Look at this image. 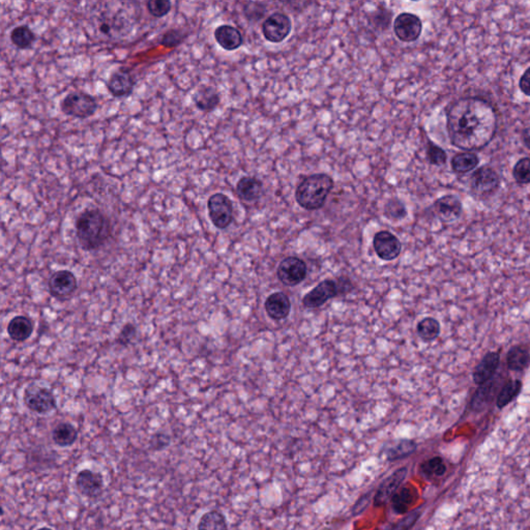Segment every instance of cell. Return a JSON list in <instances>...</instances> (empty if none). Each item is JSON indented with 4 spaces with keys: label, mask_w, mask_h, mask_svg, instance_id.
<instances>
[{
    "label": "cell",
    "mask_w": 530,
    "mask_h": 530,
    "mask_svg": "<svg viewBox=\"0 0 530 530\" xmlns=\"http://www.w3.org/2000/svg\"><path fill=\"white\" fill-rule=\"evenodd\" d=\"M416 445L412 441H402L396 447L388 451V457L390 460L400 459L406 457L416 451Z\"/></svg>",
    "instance_id": "74e56055"
},
{
    "label": "cell",
    "mask_w": 530,
    "mask_h": 530,
    "mask_svg": "<svg viewBox=\"0 0 530 530\" xmlns=\"http://www.w3.org/2000/svg\"><path fill=\"white\" fill-rule=\"evenodd\" d=\"M193 102L198 110L202 112H211L219 106L221 96L215 87L203 85L193 94Z\"/></svg>",
    "instance_id": "44dd1931"
},
{
    "label": "cell",
    "mask_w": 530,
    "mask_h": 530,
    "mask_svg": "<svg viewBox=\"0 0 530 530\" xmlns=\"http://www.w3.org/2000/svg\"><path fill=\"white\" fill-rule=\"evenodd\" d=\"M416 330L421 339L426 342H432L441 335V324L435 318H424L418 322Z\"/></svg>",
    "instance_id": "4dcf8cb0"
},
{
    "label": "cell",
    "mask_w": 530,
    "mask_h": 530,
    "mask_svg": "<svg viewBox=\"0 0 530 530\" xmlns=\"http://www.w3.org/2000/svg\"><path fill=\"white\" fill-rule=\"evenodd\" d=\"M34 332V324L30 318L20 315L14 317L8 324V334L15 342H25Z\"/></svg>",
    "instance_id": "603a6c76"
},
{
    "label": "cell",
    "mask_w": 530,
    "mask_h": 530,
    "mask_svg": "<svg viewBox=\"0 0 530 530\" xmlns=\"http://www.w3.org/2000/svg\"><path fill=\"white\" fill-rule=\"evenodd\" d=\"M435 211L443 222L451 223L461 217L463 206L461 200L455 195H445L437 199Z\"/></svg>",
    "instance_id": "ac0fdd59"
},
{
    "label": "cell",
    "mask_w": 530,
    "mask_h": 530,
    "mask_svg": "<svg viewBox=\"0 0 530 530\" xmlns=\"http://www.w3.org/2000/svg\"><path fill=\"white\" fill-rule=\"evenodd\" d=\"M394 30L396 38L402 42H416L423 30L422 20L412 13H402L394 19Z\"/></svg>",
    "instance_id": "30bf717a"
},
{
    "label": "cell",
    "mask_w": 530,
    "mask_h": 530,
    "mask_svg": "<svg viewBox=\"0 0 530 530\" xmlns=\"http://www.w3.org/2000/svg\"><path fill=\"white\" fill-rule=\"evenodd\" d=\"M499 363H500V353L495 351L487 353L474 369V375H472L474 381L480 386L490 381L498 369Z\"/></svg>",
    "instance_id": "e0dca14e"
},
{
    "label": "cell",
    "mask_w": 530,
    "mask_h": 530,
    "mask_svg": "<svg viewBox=\"0 0 530 530\" xmlns=\"http://www.w3.org/2000/svg\"><path fill=\"white\" fill-rule=\"evenodd\" d=\"M36 530H53V529H51V528H49V527H42V528H39V529H36Z\"/></svg>",
    "instance_id": "ee69618b"
},
{
    "label": "cell",
    "mask_w": 530,
    "mask_h": 530,
    "mask_svg": "<svg viewBox=\"0 0 530 530\" xmlns=\"http://www.w3.org/2000/svg\"><path fill=\"white\" fill-rule=\"evenodd\" d=\"M100 32L105 36H109L111 34V25L108 22H102L100 24Z\"/></svg>",
    "instance_id": "7bdbcfd3"
},
{
    "label": "cell",
    "mask_w": 530,
    "mask_h": 530,
    "mask_svg": "<svg viewBox=\"0 0 530 530\" xmlns=\"http://www.w3.org/2000/svg\"><path fill=\"white\" fill-rule=\"evenodd\" d=\"M263 192L262 182L252 176H244L236 184V194L246 202H254L260 198Z\"/></svg>",
    "instance_id": "7402d4cb"
},
{
    "label": "cell",
    "mask_w": 530,
    "mask_h": 530,
    "mask_svg": "<svg viewBox=\"0 0 530 530\" xmlns=\"http://www.w3.org/2000/svg\"><path fill=\"white\" fill-rule=\"evenodd\" d=\"M12 44L20 50H26L36 42V34L28 25H20L14 28L10 34Z\"/></svg>",
    "instance_id": "f1b7e54d"
},
{
    "label": "cell",
    "mask_w": 530,
    "mask_h": 530,
    "mask_svg": "<svg viewBox=\"0 0 530 530\" xmlns=\"http://www.w3.org/2000/svg\"><path fill=\"white\" fill-rule=\"evenodd\" d=\"M98 108L96 98L84 92H70L61 103L63 114L78 119L89 118L98 111Z\"/></svg>",
    "instance_id": "277c9868"
},
{
    "label": "cell",
    "mask_w": 530,
    "mask_h": 530,
    "mask_svg": "<svg viewBox=\"0 0 530 530\" xmlns=\"http://www.w3.org/2000/svg\"><path fill=\"white\" fill-rule=\"evenodd\" d=\"M188 34L182 32L180 30H167L165 34L162 36L160 44L165 48H176V47L180 46V44L184 43L186 40Z\"/></svg>",
    "instance_id": "e575fe53"
},
{
    "label": "cell",
    "mask_w": 530,
    "mask_h": 530,
    "mask_svg": "<svg viewBox=\"0 0 530 530\" xmlns=\"http://www.w3.org/2000/svg\"><path fill=\"white\" fill-rule=\"evenodd\" d=\"M109 92L114 98H125L131 96L136 86V79L131 72L125 67H120L113 72L106 83Z\"/></svg>",
    "instance_id": "9a60e30c"
},
{
    "label": "cell",
    "mask_w": 530,
    "mask_h": 530,
    "mask_svg": "<svg viewBox=\"0 0 530 530\" xmlns=\"http://www.w3.org/2000/svg\"><path fill=\"white\" fill-rule=\"evenodd\" d=\"M339 293V286L336 281L324 280L315 288L307 293L303 297V306L307 309H317L330 299H334Z\"/></svg>",
    "instance_id": "5bb4252c"
},
{
    "label": "cell",
    "mask_w": 530,
    "mask_h": 530,
    "mask_svg": "<svg viewBox=\"0 0 530 530\" xmlns=\"http://www.w3.org/2000/svg\"><path fill=\"white\" fill-rule=\"evenodd\" d=\"M427 159L431 165L441 166L447 163V156L441 147L433 143L432 141H429L427 147Z\"/></svg>",
    "instance_id": "8d00e7d4"
},
{
    "label": "cell",
    "mask_w": 530,
    "mask_h": 530,
    "mask_svg": "<svg viewBox=\"0 0 530 530\" xmlns=\"http://www.w3.org/2000/svg\"><path fill=\"white\" fill-rule=\"evenodd\" d=\"M264 308L272 319L282 320L290 314L291 301L284 293H274L265 301Z\"/></svg>",
    "instance_id": "d6986e66"
},
{
    "label": "cell",
    "mask_w": 530,
    "mask_h": 530,
    "mask_svg": "<svg viewBox=\"0 0 530 530\" xmlns=\"http://www.w3.org/2000/svg\"><path fill=\"white\" fill-rule=\"evenodd\" d=\"M137 336L136 326L133 324H127L121 328L120 332L116 338L117 344L121 346H127L131 344V341L134 340Z\"/></svg>",
    "instance_id": "f35d334b"
},
{
    "label": "cell",
    "mask_w": 530,
    "mask_h": 530,
    "mask_svg": "<svg viewBox=\"0 0 530 530\" xmlns=\"http://www.w3.org/2000/svg\"><path fill=\"white\" fill-rule=\"evenodd\" d=\"M293 28L290 18L282 13H274L262 25L263 36L268 42L281 43L289 36Z\"/></svg>",
    "instance_id": "8fae6325"
},
{
    "label": "cell",
    "mask_w": 530,
    "mask_h": 530,
    "mask_svg": "<svg viewBox=\"0 0 530 530\" xmlns=\"http://www.w3.org/2000/svg\"><path fill=\"white\" fill-rule=\"evenodd\" d=\"M147 9L153 17L163 18L171 12L172 3L169 0H149Z\"/></svg>",
    "instance_id": "836d02e7"
},
{
    "label": "cell",
    "mask_w": 530,
    "mask_h": 530,
    "mask_svg": "<svg viewBox=\"0 0 530 530\" xmlns=\"http://www.w3.org/2000/svg\"><path fill=\"white\" fill-rule=\"evenodd\" d=\"M384 215L390 220H401L407 215L405 205L399 199H390L384 206Z\"/></svg>",
    "instance_id": "1f68e13d"
},
{
    "label": "cell",
    "mask_w": 530,
    "mask_h": 530,
    "mask_svg": "<svg viewBox=\"0 0 530 530\" xmlns=\"http://www.w3.org/2000/svg\"><path fill=\"white\" fill-rule=\"evenodd\" d=\"M447 129L454 147L471 153L482 151L496 134V112L483 98H460L447 111Z\"/></svg>",
    "instance_id": "6da1fadb"
},
{
    "label": "cell",
    "mask_w": 530,
    "mask_h": 530,
    "mask_svg": "<svg viewBox=\"0 0 530 530\" xmlns=\"http://www.w3.org/2000/svg\"><path fill=\"white\" fill-rule=\"evenodd\" d=\"M24 404L28 410L39 414H46L56 408V399L49 388L30 384L23 396Z\"/></svg>",
    "instance_id": "52a82bcc"
},
{
    "label": "cell",
    "mask_w": 530,
    "mask_h": 530,
    "mask_svg": "<svg viewBox=\"0 0 530 530\" xmlns=\"http://www.w3.org/2000/svg\"><path fill=\"white\" fill-rule=\"evenodd\" d=\"M75 484L80 494L87 498H100L104 492V478L102 474L92 469L81 470L76 476Z\"/></svg>",
    "instance_id": "7c38bea8"
},
{
    "label": "cell",
    "mask_w": 530,
    "mask_h": 530,
    "mask_svg": "<svg viewBox=\"0 0 530 530\" xmlns=\"http://www.w3.org/2000/svg\"><path fill=\"white\" fill-rule=\"evenodd\" d=\"M418 518V513H410V515L406 516L404 519H402L401 521H399V523L396 524L392 530H408L416 523Z\"/></svg>",
    "instance_id": "ab89813d"
},
{
    "label": "cell",
    "mask_w": 530,
    "mask_h": 530,
    "mask_svg": "<svg viewBox=\"0 0 530 530\" xmlns=\"http://www.w3.org/2000/svg\"><path fill=\"white\" fill-rule=\"evenodd\" d=\"M307 273L305 261L299 257H287L279 264L277 276L285 286L295 287L305 280Z\"/></svg>",
    "instance_id": "ba28073f"
},
{
    "label": "cell",
    "mask_w": 530,
    "mask_h": 530,
    "mask_svg": "<svg viewBox=\"0 0 530 530\" xmlns=\"http://www.w3.org/2000/svg\"><path fill=\"white\" fill-rule=\"evenodd\" d=\"M519 87L526 96H530V67L520 78Z\"/></svg>",
    "instance_id": "60d3db41"
},
{
    "label": "cell",
    "mask_w": 530,
    "mask_h": 530,
    "mask_svg": "<svg viewBox=\"0 0 530 530\" xmlns=\"http://www.w3.org/2000/svg\"><path fill=\"white\" fill-rule=\"evenodd\" d=\"M522 142L526 149H530V127H525L522 131Z\"/></svg>",
    "instance_id": "b9f144b4"
},
{
    "label": "cell",
    "mask_w": 530,
    "mask_h": 530,
    "mask_svg": "<svg viewBox=\"0 0 530 530\" xmlns=\"http://www.w3.org/2000/svg\"><path fill=\"white\" fill-rule=\"evenodd\" d=\"M373 246L376 254L381 260L392 261L401 254L402 244L399 238L386 230H382L375 234Z\"/></svg>",
    "instance_id": "4fadbf2b"
},
{
    "label": "cell",
    "mask_w": 530,
    "mask_h": 530,
    "mask_svg": "<svg viewBox=\"0 0 530 530\" xmlns=\"http://www.w3.org/2000/svg\"><path fill=\"white\" fill-rule=\"evenodd\" d=\"M530 354L525 347L518 345L511 347L507 355V368L511 371L520 372L528 367Z\"/></svg>",
    "instance_id": "d4e9b609"
},
{
    "label": "cell",
    "mask_w": 530,
    "mask_h": 530,
    "mask_svg": "<svg viewBox=\"0 0 530 530\" xmlns=\"http://www.w3.org/2000/svg\"><path fill=\"white\" fill-rule=\"evenodd\" d=\"M422 471L425 476H429V478H433V476H443L445 472V463H443V459L439 457L432 458V459L428 460L425 462L422 465Z\"/></svg>",
    "instance_id": "d590c367"
},
{
    "label": "cell",
    "mask_w": 530,
    "mask_h": 530,
    "mask_svg": "<svg viewBox=\"0 0 530 530\" xmlns=\"http://www.w3.org/2000/svg\"><path fill=\"white\" fill-rule=\"evenodd\" d=\"M218 44L226 51H234L244 44L242 32L231 25H221L215 30Z\"/></svg>",
    "instance_id": "ffe728a7"
},
{
    "label": "cell",
    "mask_w": 530,
    "mask_h": 530,
    "mask_svg": "<svg viewBox=\"0 0 530 530\" xmlns=\"http://www.w3.org/2000/svg\"><path fill=\"white\" fill-rule=\"evenodd\" d=\"M480 163L478 155L471 151L459 153L452 160V168L458 174H465L478 167Z\"/></svg>",
    "instance_id": "4316f807"
},
{
    "label": "cell",
    "mask_w": 530,
    "mask_h": 530,
    "mask_svg": "<svg viewBox=\"0 0 530 530\" xmlns=\"http://www.w3.org/2000/svg\"><path fill=\"white\" fill-rule=\"evenodd\" d=\"M500 186L498 173L489 165L482 166L472 173L469 180L472 194L478 198L491 196Z\"/></svg>",
    "instance_id": "8992f818"
},
{
    "label": "cell",
    "mask_w": 530,
    "mask_h": 530,
    "mask_svg": "<svg viewBox=\"0 0 530 530\" xmlns=\"http://www.w3.org/2000/svg\"><path fill=\"white\" fill-rule=\"evenodd\" d=\"M513 176L518 184H530V158H523L517 162L513 169Z\"/></svg>",
    "instance_id": "d6a6232c"
},
{
    "label": "cell",
    "mask_w": 530,
    "mask_h": 530,
    "mask_svg": "<svg viewBox=\"0 0 530 530\" xmlns=\"http://www.w3.org/2000/svg\"><path fill=\"white\" fill-rule=\"evenodd\" d=\"M522 390V382L520 380H509L505 382V385L501 388L497 396V407L502 410L505 406L509 405L515 398H517Z\"/></svg>",
    "instance_id": "f546056e"
},
{
    "label": "cell",
    "mask_w": 530,
    "mask_h": 530,
    "mask_svg": "<svg viewBox=\"0 0 530 530\" xmlns=\"http://www.w3.org/2000/svg\"><path fill=\"white\" fill-rule=\"evenodd\" d=\"M207 209L211 223L218 229H226L233 221V203L223 193H215L209 197Z\"/></svg>",
    "instance_id": "5b68a950"
},
{
    "label": "cell",
    "mask_w": 530,
    "mask_h": 530,
    "mask_svg": "<svg viewBox=\"0 0 530 530\" xmlns=\"http://www.w3.org/2000/svg\"><path fill=\"white\" fill-rule=\"evenodd\" d=\"M49 293L54 299L65 301L75 293L78 281L73 273L67 270L55 272L48 281Z\"/></svg>",
    "instance_id": "9c48e42d"
},
{
    "label": "cell",
    "mask_w": 530,
    "mask_h": 530,
    "mask_svg": "<svg viewBox=\"0 0 530 530\" xmlns=\"http://www.w3.org/2000/svg\"><path fill=\"white\" fill-rule=\"evenodd\" d=\"M406 474H407V469L400 468V469L394 471L392 476H388L378 488L375 498H374V503L376 505H382L390 500L394 493L399 490Z\"/></svg>",
    "instance_id": "2e32d148"
},
{
    "label": "cell",
    "mask_w": 530,
    "mask_h": 530,
    "mask_svg": "<svg viewBox=\"0 0 530 530\" xmlns=\"http://www.w3.org/2000/svg\"><path fill=\"white\" fill-rule=\"evenodd\" d=\"M416 491L414 488L399 489L392 497V509L396 513H405L416 501Z\"/></svg>",
    "instance_id": "484cf974"
},
{
    "label": "cell",
    "mask_w": 530,
    "mask_h": 530,
    "mask_svg": "<svg viewBox=\"0 0 530 530\" xmlns=\"http://www.w3.org/2000/svg\"><path fill=\"white\" fill-rule=\"evenodd\" d=\"M112 234L110 220L98 209H87L76 220V235L82 250L92 252L104 246Z\"/></svg>",
    "instance_id": "7a4b0ae2"
},
{
    "label": "cell",
    "mask_w": 530,
    "mask_h": 530,
    "mask_svg": "<svg viewBox=\"0 0 530 530\" xmlns=\"http://www.w3.org/2000/svg\"><path fill=\"white\" fill-rule=\"evenodd\" d=\"M52 439L59 447H72L78 439L77 429L70 423H61L53 430Z\"/></svg>",
    "instance_id": "cb8c5ba5"
},
{
    "label": "cell",
    "mask_w": 530,
    "mask_h": 530,
    "mask_svg": "<svg viewBox=\"0 0 530 530\" xmlns=\"http://www.w3.org/2000/svg\"><path fill=\"white\" fill-rule=\"evenodd\" d=\"M334 180L326 173H316L301 180L295 192V199L299 206L307 211H317L326 204Z\"/></svg>",
    "instance_id": "3957f363"
},
{
    "label": "cell",
    "mask_w": 530,
    "mask_h": 530,
    "mask_svg": "<svg viewBox=\"0 0 530 530\" xmlns=\"http://www.w3.org/2000/svg\"><path fill=\"white\" fill-rule=\"evenodd\" d=\"M197 530H228L227 520L221 511H207L199 520Z\"/></svg>",
    "instance_id": "83f0119b"
}]
</instances>
